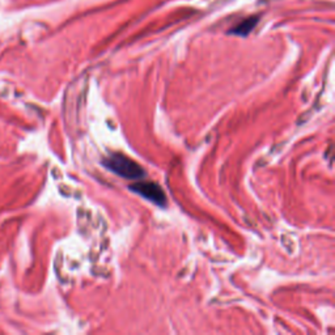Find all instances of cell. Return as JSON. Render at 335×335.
Returning a JSON list of instances; mask_svg holds the SVG:
<instances>
[{
  "label": "cell",
  "mask_w": 335,
  "mask_h": 335,
  "mask_svg": "<svg viewBox=\"0 0 335 335\" xmlns=\"http://www.w3.org/2000/svg\"><path fill=\"white\" fill-rule=\"evenodd\" d=\"M104 165L113 173L127 178V180H140L145 176V170L139 165L138 162L131 160L130 157L119 153L112 155L106 160H104Z\"/></svg>",
  "instance_id": "obj_1"
},
{
  "label": "cell",
  "mask_w": 335,
  "mask_h": 335,
  "mask_svg": "<svg viewBox=\"0 0 335 335\" xmlns=\"http://www.w3.org/2000/svg\"><path fill=\"white\" fill-rule=\"evenodd\" d=\"M130 190L139 194L147 201L155 203L156 206H160V207H165L166 206L165 193L155 182H145V181L136 182V184L131 185Z\"/></svg>",
  "instance_id": "obj_2"
},
{
  "label": "cell",
  "mask_w": 335,
  "mask_h": 335,
  "mask_svg": "<svg viewBox=\"0 0 335 335\" xmlns=\"http://www.w3.org/2000/svg\"><path fill=\"white\" fill-rule=\"evenodd\" d=\"M255 22H257V18H247L242 24L237 25V28L233 30V33L238 35H246L251 29L254 28Z\"/></svg>",
  "instance_id": "obj_3"
}]
</instances>
